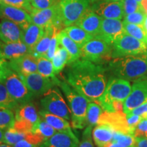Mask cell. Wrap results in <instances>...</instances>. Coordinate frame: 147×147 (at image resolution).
Masks as SVG:
<instances>
[{"label": "cell", "mask_w": 147, "mask_h": 147, "mask_svg": "<svg viewBox=\"0 0 147 147\" xmlns=\"http://www.w3.org/2000/svg\"><path fill=\"white\" fill-rule=\"evenodd\" d=\"M27 133L21 132L14 129L13 127L5 129L3 135V142L13 146L20 140L26 138Z\"/></svg>", "instance_id": "34"}, {"label": "cell", "mask_w": 147, "mask_h": 147, "mask_svg": "<svg viewBox=\"0 0 147 147\" xmlns=\"http://www.w3.org/2000/svg\"><path fill=\"white\" fill-rule=\"evenodd\" d=\"M3 135H4V131L3 129H0V143L3 142Z\"/></svg>", "instance_id": "53"}, {"label": "cell", "mask_w": 147, "mask_h": 147, "mask_svg": "<svg viewBox=\"0 0 147 147\" xmlns=\"http://www.w3.org/2000/svg\"><path fill=\"white\" fill-rule=\"evenodd\" d=\"M127 121V124L131 130L134 133V130H135L136 126L138 123L142 120L143 118L142 116L136 115H129V114H125Z\"/></svg>", "instance_id": "46"}, {"label": "cell", "mask_w": 147, "mask_h": 147, "mask_svg": "<svg viewBox=\"0 0 147 147\" xmlns=\"http://www.w3.org/2000/svg\"><path fill=\"white\" fill-rule=\"evenodd\" d=\"M40 146L38 144H33V143L29 142V141H27V140L24 139L22 140H20L19 142L16 143L15 144H14L12 147H39Z\"/></svg>", "instance_id": "49"}, {"label": "cell", "mask_w": 147, "mask_h": 147, "mask_svg": "<svg viewBox=\"0 0 147 147\" xmlns=\"http://www.w3.org/2000/svg\"><path fill=\"white\" fill-rule=\"evenodd\" d=\"M58 42L60 46L63 47L68 53V61L67 65L79 59L81 57V49L78 45L65 34V32L62 29L57 35Z\"/></svg>", "instance_id": "23"}, {"label": "cell", "mask_w": 147, "mask_h": 147, "mask_svg": "<svg viewBox=\"0 0 147 147\" xmlns=\"http://www.w3.org/2000/svg\"><path fill=\"white\" fill-rule=\"evenodd\" d=\"M13 127L15 129L21 132L24 133H28V132H32L34 129V125L29 123L28 122L23 121H16L15 120Z\"/></svg>", "instance_id": "45"}, {"label": "cell", "mask_w": 147, "mask_h": 147, "mask_svg": "<svg viewBox=\"0 0 147 147\" xmlns=\"http://www.w3.org/2000/svg\"><path fill=\"white\" fill-rule=\"evenodd\" d=\"M113 59L146 54V44L123 32L117 37L113 45Z\"/></svg>", "instance_id": "5"}, {"label": "cell", "mask_w": 147, "mask_h": 147, "mask_svg": "<svg viewBox=\"0 0 147 147\" xmlns=\"http://www.w3.org/2000/svg\"><path fill=\"white\" fill-rule=\"evenodd\" d=\"M147 113V102H144L142 105L139 106L138 107L136 108L135 109L132 110L129 113H127L129 115H142L144 114Z\"/></svg>", "instance_id": "48"}, {"label": "cell", "mask_w": 147, "mask_h": 147, "mask_svg": "<svg viewBox=\"0 0 147 147\" xmlns=\"http://www.w3.org/2000/svg\"><path fill=\"white\" fill-rule=\"evenodd\" d=\"M131 90L129 81L122 78H111L106 85V89L100 98L96 101L104 111L113 113L114 101L124 102Z\"/></svg>", "instance_id": "4"}, {"label": "cell", "mask_w": 147, "mask_h": 147, "mask_svg": "<svg viewBox=\"0 0 147 147\" xmlns=\"http://www.w3.org/2000/svg\"><path fill=\"white\" fill-rule=\"evenodd\" d=\"M30 15L33 23L45 29L53 27L61 32V29L64 27L61 18L59 4L45 9L34 8Z\"/></svg>", "instance_id": "10"}, {"label": "cell", "mask_w": 147, "mask_h": 147, "mask_svg": "<svg viewBox=\"0 0 147 147\" xmlns=\"http://www.w3.org/2000/svg\"><path fill=\"white\" fill-rule=\"evenodd\" d=\"M38 73L47 78H55L52 61L44 57L38 59Z\"/></svg>", "instance_id": "35"}, {"label": "cell", "mask_w": 147, "mask_h": 147, "mask_svg": "<svg viewBox=\"0 0 147 147\" xmlns=\"http://www.w3.org/2000/svg\"><path fill=\"white\" fill-rule=\"evenodd\" d=\"M59 32H59L58 30H57L53 27H49L45 28V34H44L43 36L38 42V43L30 49L29 54L33 55L36 59L45 56L46 53L47 52L49 45H50L53 35L55 33Z\"/></svg>", "instance_id": "25"}, {"label": "cell", "mask_w": 147, "mask_h": 147, "mask_svg": "<svg viewBox=\"0 0 147 147\" xmlns=\"http://www.w3.org/2000/svg\"><path fill=\"white\" fill-rule=\"evenodd\" d=\"M142 5L144 8V10L146 11V12L147 13V0H143L142 2Z\"/></svg>", "instance_id": "55"}, {"label": "cell", "mask_w": 147, "mask_h": 147, "mask_svg": "<svg viewBox=\"0 0 147 147\" xmlns=\"http://www.w3.org/2000/svg\"><path fill=\"white\" fill-rule=\"evenodd\" d=\"M38 59L31 54L8 60L9 67L18 74H29L38 72Z\"/></svg>", "instance_id": "19"}, {"label": "cell", "mask_w": 147, "mask_h": 147, "mask_svg": "<svg viewBox=\"0 0 147 147\" xmlns=\"http://www.w3.org/2000/svg\"><path fill=\"white\" fill-rule=\"evenodd\" d=\"M15 115L12 110L0 107V129L5 130L14 126Z\"/></svg>", "instance_id": "33"}, {"label": "cell", "mask_w": 147, "mask_h": 147, "mask_svg": "<svg viewBox=\"0 0 147 147\" xmlns=\"http://www.w3.org/2000/svg\"><path fill=\"white\" fill-rule=\"evenodd\" d=\"M30 49L23 42L0 44L1 57L5 60H10L23 55L29 54Z\"/></svg>", "instance_id": "21"}, {"label": "cell", "mask_w": 147, "mask_h": 147, "mask_svg": "<svg viewBox=\"0 0 147 147\" xmlns=\"http://www.w3.org/2000/svg\"><path fill=\"white\" fill-rule=\"evenodd\" d=\"M63 30L80 48V49L87 42L93 38V36L76 25L65 27Z\"/></svg>", "instance_id": "27"}, {"label": "cell", "mask_w": 147, "mask_h": 147, "mask_svg": "<svg viewBox=\"0 0 147 147\" xmlns=\"http://www.w3.org/2000/svg\"><path fill=\"white\" fill-rule=\"evenodd\" d=\"M108 69L115 76L128 81L147 79V56L142 54L114 58Z\"/></svg>", "instance_id": "2"}, {"label": "cell", "mask_w": 147, "mask_h": 147, "mask_svg": "<svg viewBox=\"0 0 147 147\" xmlns=\"http://www.w3.org/2000/svg\"><path fill=\"white\" fill-rule=\"evenodd\" d=\"M102 18L90 8L76 22L75 25L84 29L86 32L95 37L100 34Z\"/></svg>", "instance_id": "20"}, {"label": "cell", "mask_w": 147, "mask_h": 147, "mask_svg": "<svg viewBox=\"0 0 147 147\" xmlns=\"http://www.w3.org/2000/svg\"><path fill=\"white\" fill-rule=\"evenodd\" d=\"M123 26L124 32H125L126 34L144 42V43H147V34L145 32L142 25L123 21Z\"/></svg>", "instance_id": "31"}, {"label": "cell", "mask_w": 147, "mask_h": 147, "mask_svg": "<svg viewBox=\"0 0 147 147\" xmlns=\"http://www.w3.org/2000/svg\"><path fill=\"white\" fill-rule=\"evenodd\" d=\"M134 147H147V137L135 138Z\"/></svg>", "instance_id": "50"}, {"label": "cell", "mask_w": 147, "mask_h": 147, "mask_svg": "<svg viewBox=\"0 0 147 147\" xmlns=\"http://www.w3.org/2000/svg\"><path fill=\"white\" fill-rule=\"evenodd\" d=\"M91 8L102 18L121 20L124 17L122 0L95 1L91 3Z\"/></svg>", "instance_id": "13"}, {"label": "cell", "mask_w": 147, "mask_h": 147, "mask_svg": "<svg viewBox=\"0 0 147 147\" xmlns=\"http://www.w3.org/2000/svg\"><path fill=\"white\" fill-rule=\"evenodd\" d=\"M142 27H143V29H144V30L145 31V32L147 34V14H146V18H145L144 24H143Z\"/></svg>", "instance_id": "54"}, {"label": "cell", "mask_w": 147, "mask_h": 147, "mask_svg": "<svg viewBox=\"0 0 147 147\" xmlns=\"http://www.w3.org/2000/svg\"><path fill=\"white\" fill-rule=\"evenodd\" d=\"M32 132L40 134L41 136L45 138V140H47L54 135L57 131L50 125L48 124L45 120L40 118V120L34 127Z\"/></svg>", "instance_id": "36"}, {"label": "cell", "mask_w": 147, "mask_h": 147, "mask_svg": "<svg viewBox=\"0 0 147 147\" xmlns=\"http://www.w3.org/2000/svg\"><path fill=\"white\" fill-rule=\"evenodd\" d=\"M57 34L58 33H55V34L53 35L52 39H51L50 45H49V49H48L47 52L46 53L45 56H44V57H45L49 60H52L55 53H56L57 50L59 46V44L58 42L57 37Z\"/></svg>", "instance_id": "43"}, {"label": "cell", "mask_w": 147, "mask_h": 147, "mask_svg": "<svg viewBox=\"0 0 147 147\" xmlns=\"http://www.w3.org/2000/svg\"><path fill=\"white\" fill-rule=\"evenodd\" d=\"M113 108L114 112L123 111V102H121V101H114L113 102Z\"/></svg>", "instance_id": "51"}, {"label": "cell", "mask_w": 147, "mask_h": 147, "mask_svg": "<svg viewBox=\"0 0 147 147\" xmlns=\"http://www.w3.org/2000/svg\"><path fill=\"white\" fill-rule=\"evenodd\" d=\"M58 85L63 91L67 100L71 113V125L74 129H83L87 125L86 115L90 101L66 81H60Z\"/></svg>", "instance_id": "3"}, {"label": "cell", "mask_w": 147, "mask_h": 147, "mask_svg": "<svg viewBox=\"0 0 147 147\" xmlns=\"http://www.w3.org/2000/svg\"><path fill=\"white\" fill-rule=\"evenodd\" d=\"M10 69V68L8 66V61L4 59L0 58V82H3Z\"/></svg>", "instance_id": "47"}, {"label": "cell", "mask_w": 147, "mask_h": 147, "mask_svg": "<svg viewBox=\"0 0 147 147\" xmlns=\"http://www.w3.org/2000/svg\"><path fill=\"white\" fill-rule=\"evenodd\" d=\"M68 65L65 81L90 102H96L107 85L105 69L101 65L82 58Z\"/></svg>", "instance_id": "1"}, {"label": "cell", "mask_w": 147, "mask_h": 147, "mask_svg": "<svg viewBox=\"0 0 147 147\" xmlns=\"http://www.w3.org/2000/svg\"><path fill=\"white\" fill-rule=\"evenodd\" d=\"M90 1H91V3H93L98 1H119V0H90Z\"/></svg>", "instance_id": "57"}, {"label": "cell", "mask_w": 147, "mask_h": 147, "mask_svg": "<svg viewBox=\"0 0 147 147\" xmlns=\"http://www.w3.org/2000/svg\"><path fill=\"white\" fill-rule=\"evenodd\" d=\"M23 29L10 20L0 16V42L3 43L21 42Z\"/></svg>", "instance_id": "17"}, {"label": "cell", "mask_w": 147, "mask_h": 147, "mask_svg": "<svg viewBox=\"0 0 147 147\" xmlns=\"http://www.w3.org/2000/svg\"><path fill=\"white\" fill-rule=\"evenodd\" d=\"M18 75L34 97L43 95L55 85H58L60 82L57 78H47L38 72Z\"/></svg>", "instance_id": "11"}, {"label": "cell", "mask_w": 147, "mask_h": 147, "mask_svg": "<svg viewBox=\"0 0 147 147\" xmlns=\"http://www.w3.org/2000/svg\"><path fill=\"white\" fill-rule=\"evenodd\" d=\"M79 140L71 129L57 131L39 147H77Z\"/></svg>", "instance_id": "18"}, {"label": "cell", "mask_w": 147, "mask_h": 147, "mask_svg": "<svg viewBox=\"0 0 147 147\" xmlns=\"http://www.w3.org/2000/svg\"><path fill=\"white\" fill-rule=\"evenodd\" d=\"M38 113H39L40 118L45 120L48 124L53 127L56 131L71 129L69 121L66 120L62 117L53 115L50 113H48L44 110H41Z\"/></svg>", "instance_id": "28"}, {"label": "cell", "mask_w": 147, "mask_h": 147, "mask_svg": "<svg viewBox=\"0 0 147 147\" xmlns=\"http://www.w3.org/2000/svg\"><path fill=\"white\" fill-rule=\"evenodd\" d=\"M123 32V21L121 20L102 18L100 34L95 37L104 40L112 45L116 38Z\"/></svg>", "instance_id": "15"}, {"label": "cell", "mask_w": 147, "mask_h": 147, "mask_svg": "<svg viewBox=\"0 0 147 147\" xmlns=\"http://www.w3.org/2000/svg\"><path fill=\"white\" fill-rule=\"evenodd\" d=\"M147 102V79L134 81L129 95L123 102V112L125 114Z\"/></svg>", "instance_id": "12"}, {"label": "cell", "mask_w": 147, "mask_h": 147, "mask_svg": "<svg viewBox=\"0 0 147 147\" xmlns=\"http://www.w3.org/2000/svg\"><path fill=\"white\" fill-rule=\"evenodd\" d=\"M98 124H107L113 128L114 131L134 135V132L128 125L126 115L123 111L113 113L104 111L100 116Z\"/></svg>", "instance_id": "14"}, {"label": "cell", "mask_w": 147, "mask_h": 147, "mask_svg": "<svg viewBox=\"0 0 147 147\" xmlns=\"http://www.w3.org/2000/svg\"><path fill=\"white\" fill-rule=\"evenodd\" d=\"M60 15L64 27L76 24L91 7L90 0H60Z\"/></svg>", "instance_id": "8"}, {"label": "cell", "mask_w": 147, "mask_h": 147, "mask_svg": "<svg viewBox=\"0 0 147 147\" xmlns=\"http://www.w3.org/2000/svg\"><path fill=\"white\" fill-rule=\"evenodd\" d=\"M113 47L104 40L93 37L81 48L80 58L95 63L110 61L112 57Z\"/></svg>", "instance_id": "6"}, {"label": "cell", "mask_w": 147, "mask_h": 147, "mask_svg": "<svg viewBox=\"0 0 147 147\" xmlns=\"http://www.w3.org/2000/svg\"><path fill=\"white\" fill-rule=\"evenodd\" d=\"M45 34V28L38 26L32 22L25 29H23L21 42L32 49L38 43Z\"/></svg>", "instance_id": "26"}, {"label": "cell", "mask_w": 147, "mask_h": 147, "mask_svg": "<svg viewBox=\"0 0 147 147\" xmlns=\"http://www.w3.org/2000/svg\"><path fill=\"white\" fill-rule=\"evenodd\" d=\"M40 104L44 110L71 121L70 110L57 88L53 87L43 95Z\"/></svg>", "instance_id": "7"}, {"label": "cell", "mask_w": 147, "mask_h": 147, "mask_svg": "<svg viewBox=\"0 0 147 147\" xmlns=\"http://www.w3.org/2000/svg\"><path fill=\"white\" fill-rule=\"evenodd\" d=\"M114 130L107 124H98L92 131V137L97 147H106L112 142Z\"/></svg>", "instance_id": "24"}, {"label": "cell", "mask_w": 147, "mask_h": 147, "mask_svg": "<svg viewBox=\"0 0 147 147\" xmlns=\"http://www.w3.org/2000/svg\"><path fill=\"white\" fill-rule=\"evenodd\" d=\"M134 136L137 137H147V118L143 119L134 130Z\"/></svg>", "instance_id": "44"}, {"label": "cell", "mask_w": 147, "mask_h": 147, "mask_svg": "<svg viewBox=\"0 0 147 147\" xmlns=\"http://www.w3.org/2000/svg\"><path fill=\"white\" fill-rule=\"evenodd\" d=\"M2 82L10 95L19 105L31 102L34 97L19 75L11 69Z\"/></svg>", "instance_id": "9"}, {"label": "cell", "mask_w": 147, "mask_h": 147, "mask_svg": "<svg viewBox=\"0 0 147 147\" xmlns=\"http://www.w3.org/2000/svg\"><path fill=\"white\" fill-rule=\"evenodd\" d=\"M112 141L118 143L123 147H134L135 144V137L132 134L114 131Z\"/></svg>", "instance_id": "37"}, {"label": "cell", "mask_w": 147, "mask_h": 147, "mask_svg": "<svg viewBox=\"0 0 147 147\" xmlns=\"http://www.w3.org/2000/svg\"><path fill=\"white\" fill-rule=\"evenodd\" d=\"M106 147H123V146H122L121 145L118 144V143L113 142V141H112V142L109 143V144H108Z\"/></svg>", "instance_id": "52"}, {"label": "cell", "mask_w": 147, "mask_h": 147, "mask_svg": "<svg viewBox=\"0 0 147 147\" xmlns=\"http://www.w3.org/2000/svg\"><path fill=\"white\" fill-rule=\"evenodd\" d=\"M60 0H31V4L36 9H45L57 5Z\"/></svg>", "instance_id": "42"}, {"label": "cell", "mask_w": 147, "mask_h": 147, "mask_svg": "<svg viewBox=\"0 0 147 147\" xmlns=\"http://www.w3.org/2000/svg\"><path fill=\"white\" fill-rule=\"evenodd\" d=\"M19 104L12 98L3 82H0V107L16 110Z\"/></svg>", "instance_id": "32"}, {"label": "cell", "mask_w": 147, "mask_h": 147, "mask_svg": "<svg viewBox=\"0 0 147 147\" xmlns=\"http://www.w3.org/2000/svg\"><path fill=\"white\" fill-rule=\"evenodd\" d=\"M122 1L124 16L137 11L144 10L142 5L138 2L136 0H122Z\"/></svg>", "instance_id": "40"}, {"label": "cell", "mask_w": 147, "mask_h": 147, "mask_svg": "<svg viewBox=\"0 0 147 147\" xmlns=\"http://www.w3.org/2000/svg\"><path fill=\"white\" fill-rule=\"evenodd\" d=\"M0 147H12V146H11L10 144H6L5 142H1L0 143Z\"/></svg>", "instance_id": "56"}, {"label": "cell", "mask_w": 147, "mask_h": 147, "mask_svg": "<svg viewBox=\"0 0 147 147\" xmlns=\"http://www.w3.org/2000/svg\"><path fill=\"white\" fill-rule=\"evenodd\" d=\"M0 44H1V42H0ZM0 58H1V53H0ZM3 59V58H2Z\"/></svg>", "instance_id": "60"}, {"label": "cell", "mask_w": 147, "mask_h": 147, "mask_svg": "<svg viewBox=\"0 0 147 147\" xmlns=\"http://www.w3.org/2000/svg\"><path fill=\"white\" fill-rule=\"evenodd\" d=\"M0 16L16 23L23 29H25L32 22L30 14L27 11L1 2Z\"/></svg>", "instance_id": "16"}, {"label": "cell", "mask_w": 147, "mask_h": 147, "mask_svg": "<svg viewBox=\"0 0 147 147\" xmlns=\"http://www.w3.org/2000/svg\"><path fill=\"white\" fill-rule=\"evenodd\" d=\"M0 2L16 8L23 9L29 14L32 13L34 10L31 2L28 0H0Z\"/></svg>", "instance_id": "39"}, {"label": "cell", "mask_w": 147, "mask_h": 147, "mask_svg": "<svg viewBox=\"0 0 147 147\" xmlns=\"http://www.w3.org/2000/svg\"><path fill=\"white\" fill-rule=\"evenodd\" d=\"M147 13L144 10H139L134 13L127 14L123 17V22L126 23L136 24L138 25H143L145 18H146Z\"/></svg>", "instance_id": "38"}, {"label": "cell", "mask_w": 147, "mask_h": 147, "mask_svg": "<svg viewBox=\"0 0 147 147\" xmlns=\"http://www.w3.org/2000/svg\"><path fill=\"white\" fill-rule=\"evenodd\" d=\"M68 53L63 47L59 46L57 50L51 60L53 66V71L55 74H59L63 70L68 61Z\"/></svg>", "instance_id": "29"}, {"label": "cell", "mask_w": 147, "mask_h": 147, "mask_svg": "<svg viewBox=\"0 0 147 147\" xmlns=\"http://www.w3.org/2000/svg\"><path fill=\"white\" fill-rule=\"evenodd\" d=\"M28 1H31V0H28Z\"/></svg>", "instance_id": "61"}, {"label": "cell", "mask_w": 147, "mask_h": 147, "mask_svg": "<svg viewBox=\"0 0 147 147\" xmlns=\"http://www.w3.org/2000/svg\"><path fill=\"white\" fill-rule=\"evenodd\" d=\"M15 120L28 122L34 125V129L40 120V117L34 104L29 102L18 106L15 110Z\"/></svg>", "instance_id": "22"}, {"label": "cell", "mask_w": 147, "mask_h": 147, "mask_svg": "<svg viewBox=\"0 0 147 147\" xmlns=\"http://www.w3.org/2000/svg\"><path fill=\"white\" fill-rule=\"evenodd\" d=\"M104 110L98 103L96 102H89L87 109L86 123L87 125L94 127L98 123L99 119Z\"/></svg>", "instance_id": "30"}, {"label": "cell", "mask_w": 147, "mask_h": 147, "mask_svg": "<svg viewBox=\"0 0 147 147\" xmlns=\"http://www.w3.org/2000/svg\"><path fill=\"white\" fill-rule=\"evenodd\" d=\"M136 1H137L139 3H141V4H142V2L143 0H136Z\"/></svg>", "instance_id": "58"}, {"label": "cell", "mask_w": 147, "mask_h": 147, "mask_svg": "<svg viewBox=\"0 0 147 147\" xmlns=\"http://www.w3.org/2000/svg\"><path fill=\"white\" fill-rule=\"evenodd\" d=\"M146 55L147 56V43H146Z\"/></svg>", "instance_id": "59"}, {"label": "cell", "mask_w": 147, "mask_h": 147, "mask_svg": "<svg viewBox=\"0 0 147 147\" xmlns=\"http://www.w3.org/2000/svg\"><path fill=\"white\" fill-rule=\"evenodd\" d=\"M93 127L87 125L82 135V140L77 147H95L93 143L92 131Z\"/></svg>", "instance_id": "41"}]
</instances>
